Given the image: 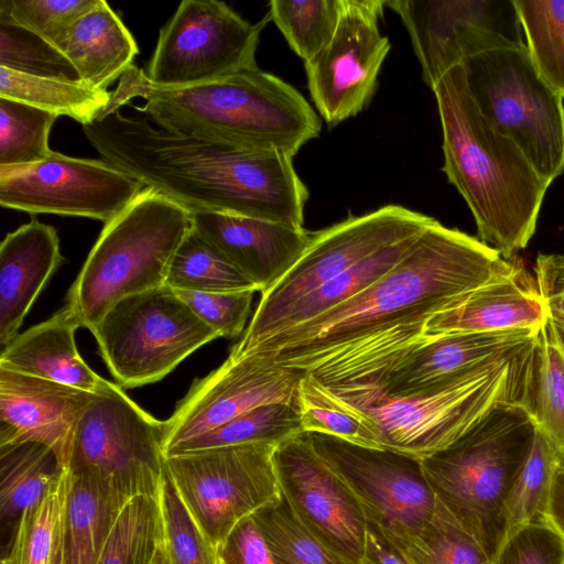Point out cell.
<instances>
[{
	"label": "cell",
	"mask_w": 564,
	"mask_h": 564,
	"mask_svg": "<svg viewBox=\"0 0 564 564\" xmlns=\"http://www.w3.org/2000/svg\"><path fill=\"white\" fill-rule=\"evenodd\" d=\"M417 236L379 250L297 300L282 315L270 337L316 318L370 286L400 260Z\"/></svg>",
	"instance_id": "83f0119b"
},
{
	"label": "cell",
	"mask_w": 564,
	"mask_h": 564,
	"mask_svg": "<svg viewBox=\"0 0 564 564\" xmlns=\"http://www.w3.org/2000/svg\"><path fill=\"white\" fill-rule=\"evenodd\" d=\"M67 470L69 484L63 514V557L65 564H97L130 499L99 476Z\"/></svg>",
	"instance_id": "cb8c5ba5"
},
{
	"label": "cell",
	"mask_w": 564,
	"mask_h": 564,
	"mask_svg": "<svg viewBox=\"0 0 564 564\" xmlns=\"http://www.w3.org/2000/svg\"><path fill=\"white\" fill-rule=\"evenodd\" d=\"M79 327L80 322L65 305L2 347L0 367L101 393L113 382L97 375L80 357L75 343Z\"/></svg>",
	"instance_id": "603a6c76"
},
{
	"label": "cell",
	"mask_w": 564,
	"mask_h": 564,
	"mask_svg": "<svg viewBox=\"0 0 564 564\" xmlns=\"http://www.w3.org/2000/svg\"><path fill=\"white\" fill-rule=\"evenodd\" d=\"M269 13L251 24L217 0H183L160 30L147 76L165 88L208 83L258 67L256 52Z\"/></svg>",
	"instance_id": "4fadbf2b"
},
{
	"label": "cell",
	"mask_w": 564,
	"mask_h": 564,
	"mask_svg": "<svg viewBox=\"0 0 564 564\" xmlns=\"http://www.w3.org/2000/svg\"><path fill=\"white\" fill-rule=\"evenodd\" d=\"M83 131L104 161L191 212L304 227L308 191L286 152L175 133L120 109Z\"/></svg>",
	"instance_id": "6da1fadb"
},
{
	"label": "cell",
	"mask_w": 564,
	"mask_h": 564,
	"mask_svg": "<svg viewBox=\"0 0 564 564\" xmlns=\"http://www.w3.org/2000/svg\"><path fill=\"white\" fill-rule=\"evenodd\" d=\"M555 327L564 339V315L551 316Z\"/></svg>",
	"instance_id": "816d5d0a"
},
{
	"label": "cell",
	"mask_w": 564,
	"mask_h": 564,
	"mask_svg": "<svg viewBox=\"0 0 564 564\" xmlns=\"http://www.w3.org/2000/svg\"><path fill=\"white\" fill-rule=\"evenodd\" d=\"M164 421H159L113 383L82 415L66 469L91 473L127 498H158L165 469Z\"/></svg>",
	"instance_id": "8fae6325"
},
{
	"label": "cell",
	"mask_w": 564,
	"mask_h": 564,
	"mask_svg": "<svg viewBox=\"0 0 564 564\" xmlns=\"http://www.w3.org/2000/svg\"><path fill=\"white\" fill-rule=\"evenodd\" d=\"M530 58L564 99V0H512Z\"/></svg>",
	"instance_id": "d6a6232c"
},
{
	"label": "cell",
	"mask_w": 564,
	"mask_h": 564,
	"mask_svg": "<svg viewBox=\"0 0 564 564\" xmlns=\"http://www.w3.org/2000/svg\"><path fill=\"white\" fill-rule=\"evenodd\" d=\"M99 0H1L0 13L57 50L69 30Z\"/></svg>",
	"instance_id": "7bdbcfd3"
},
{
	"label": "cell",
	"mask_w": 564,
	"mask_h": 564,
	"mask_svg": "<svg viewBox=\"0 0 564 564\" xmlns=\"http://www.w3.org/2000/svg\"><path fill=\"white\" fill-rule=\"evenodd\" d=\"M150 564H169V560L163 544V538L159 543Z\"/></svg>",
	"instance_id": "f907efd6"
},
{
	"label": "cell",
	"mask_w": 564,
	"mask_h": 564,
	"mask_svg": "<svg viewBox=\"0 0 564 564\" xmlns=\"http://www.w3.org/2000/svg\"><path fill=\"white\" fill-rule=\"evenodd\" d=\"M492 564H564V540L544 521L522 524L508 533Z\"/></svg>",
	"instance_id": "f6af8a7d"
},
{
	"label": "cell",
	"mask_w": 564,
	"mask_h": 564,
	"mask_svg": "<svg viewBox=\"0 0 564 564\" xmlns=\"http://www.w3.org/2000/svg\"><path fill=\"white\" fill-rule=\"evenodd\" d=\"M144 188L107 161L55 151L29 166L0 169V205L33 215L77 216L107 224Z\"/></svg>",
	"instance_id": "5bb4252c"
},
{
	"label": "cell",
	"mask_w": 564,
	"mask_h": 564,
	"mask_svg": "<svg viewBox=\"0 0 564 564\" xmlns=\"http://www.w3.org/2000/svg\"><path fill=\"white\" fill-rule=\"evenodd\" d=\"M97 394L0 367V448L40 443L65 469L76 426Z\"/></svg>",
	"instance_id": "d6986e66"
},
{
	"label": "cell",
	"mask_w": 564,
	"mask_h": 564,
	"mask_svg": "<svg viewBox=\"0 0 564 564\" xmlns=\"http://www.w3.org/2000/svg\"><path fill=\"white\" fill-rule=\"evenodd\" d=\"M434 220L422 213L390 204L312 232L297 262L261 294L247 329L229 355H246L271 336L282 315L297 300L379 250L417 236Z\"/></svg>",
	"instance_id": "9c48e42d"
},
{
	"label": "cell",
	"mask_w": 564,
	"mask_h": 564,
	"mask_svg": "<svg viewBox=\"0 0 564 564\" xmlns=\"http://www.w3.org/2000/svg\"><path fill=\"white\" fill-rule=\"evenodd\" d=\"M191 229L187 208L148 187L105 224L67 293L82 327L91 332L118 301L164 285Z\"/></svg>",
	"instance_id": "8992f818"
},
{
	"label": "cell",
	"mask_w": 564,
	"mask_h": 564,
	"mask_svg": "<svg viewBox=\"0 0 564 564\" xmlns=\"http://www.w3.org/2000/svg\"><path fill=\"white\" fill-rule=\"evenodd\" d=\"M162 538L158 498L133 497L123 507L97 564H150Z\"/></svg>",
	"instance_id": "f35d334b"
},
{
	"label": "cell",
	"mask_w": 564,
	"mask_h": 564,
	"mask_svg": "<svg viewBox=\"0 0 564 564\" xmlns=\"http://www.w3.org/2000/svg\"><path fill=\"white\" fill-rule=\"evenodd\" d=\"M174 292L218 337L234 338L240 335L246 326L257 291Z\"/></svg>",
	"instance_id": "ee69618b"
},
{
	"label": "cell",
	"mask_w": 564,
	"mask_h": 564,
	"mask_svg": "<svg viewBox=\"0 0 564 564\" xmlns=\"http://www.w3.org/2000/svg\"><path fill=\"white\" fill-rule=\"evenodd\" d=\"M561 465L562 456L538 430L530 456L507 499L508 533L522 524L544 521L553 478Z\"/></svg>",
	"instance_id": "8d00e7d4"
},
{
	"label": "cell",
	"mask_w": 564,
	"mask_h": 564,
	"mask_svg": "<svg viewBox=\"0 0 564 564\" xmlns=\"http://www.w3.org/2000/svg\"><path fill=\"white\" fill-rule=\"evenodd\" d=\"M142 98L152 122L169 131L248 148L295 155L318 137L321 121L293 86L258 67L208 83L180 88L159 87L131 66L119 79L102 113Z\"/></svg>",
	"instance_id": "277c9868"
},
{
	"label": "cell",
	"mask_w": 564,
	"mask_h": 564,
	"mask_svg": "<svg viewBox=\"0 0 564 564\" xmlns=\"http://www.w3.org/2000/svg\"><path fill=\"white\" fill-rule=\"evenodd\" d=\"M360 564H406L400 552L368 523L364 557Z\"/></svg>",
	"instance_id": "c3c4849f"
},
{
	"label": "cell",
	"mask_w": 564,
	"mask_h": 564,
	"mask_svg": "<svg viewBox=\"0 0 564 564\" xmlns=\"http://www.w3.org/2000/svg\"><path fill=\"white\" fill-rule=\"evenodd\" d=\"M273 464L281 492L304 529L345 564H360L368 531L365 512L307 433L280 443Z\"/></svg>",
	"instance_id": "e0dca14e"
},
{
	"label": "cell",
	"mask_w": 564,
	"mask_h": 564,
	"mask_svg": "<svg viewBox=\"0 0 564 564\" xmlns=\"http://www.w3.org/2000/svg\"><path fill=\"white\" fill-rule=\"evenodd\" d=\"M270 19L304 63L330 41L337 28L340 0H272Z\"/></svg>",
	"instance_id": "74e56055"
},
{
	"label": "cell",
	"mask_w": 564,
	"mask_h": 564,
	"mask_svg": "<svg viewBox=\"0 0 564 564\" xmlns=\"http://www.w3.org/2000/svg\"><path fill=\"white\" fill-rule=\"evenodd\" d=\"M306 370L274 362L261 352L226 361L193 382L164 421L163 454L263 404H299V388Z\"/></svg>",
	"instance_id": "ac0fdd59"
},
{
	"label": "cell",
	"mask_w": 564,
	"mask_h": 564,
	"mask_svg": "<svg viewBox=\"0 0 564 564\" xmlns=\"http://www.w3.org/2000/svg\"><path fill=\"white\" fill-rule=\"evenodd\" d=\"M547 316L535 279L520 261L511 273L468 292L429 318L423 335L540 328Z\"/></svg>",
	"instance_id": "44dd1931"
},
{
	"label": "cell",
	"mask_w": 564,
	"mask_h": 564,
	"mask_svg": "<svg viewBox=\"0 0 564 564\" xmlns=\"http://www.w3.org/2000/svg\"><path fill=\"white\" fill-rule=\"evenodd\" d=\"M0 513L2 521L20 518L37 503L64 468L46 445L28 442L0 448Z\"/></svg>",
	"instance_id": "f1b7e54d"
},
{
	"label": "cell",
	"mask_w": 564,
	"mask_h": 564,
	"mask_svg": "<svg viewBox=\"0 0 564 564\" xmlns=\"http://www.w3.org/2000/svg\"><path fill=\"white\" fill-rule=\"evenodd\" d=\"M54 564H65L64 557H63V549L59 550Z\"/></svg>",
	"instance_id": "f5cc1de1"
},
{
	"label": "cell",
	"mask_w": 564,
	"mask_h": 564,
	"mask_svg": "<svg viewBox=\"0 0 564 564\" xmlns=\"http://www.w3.org/2000/svg\"><path fill=\"white\" fill-rule=\"evenodd\" d=\"M525 409L564 462V339L550 315L536 334Z\"/></svg>",
	"instance_id": "484cf974"
},
{
	"label": "cell",
	"mask_w": 564,
	"mask_h": 564,
	"mask_svg": "<svg viewBox=\"0 0 564 564\" xmlns=\"http://www.w3.org/2000/svg\"><path fill=\"white\" fill-rule=\"evenodd\" d=\"M158 501L169 564H218L216 547L195 523L166 468L161 479Z\"/></svg>",
	"instance_id": "b9f144b4"
},
{
	"label": "cell",
	"mask_w": 564,
	"mask_h": 564,
	"mask_svg": "<svg viewBox=\"0 0 564 564\" xmlns=\"http://www.w3.org/2000/svg\"><path fill=\"white\" fill-rule=\"evenodd\" d=\"M395 549L406 564H492L476 538L438 500L422 531Z\"/></svg>",
	"instance_id": "836d02e7"
},
{
	"label": "cell",
	"mask_w": 564,
	"mask_h": 564,
	"mask_svg": "<svg viewBox=\"0 0 564 564\" xmlns=\"http://www.w3.org/2000/svg\"><path fill=\"white\" fill-rule=\"evenodd\" d=\"M306 433L316 453L354 492L368 523L390 544L399 547L422 531L437 502L422 458Z\"/></svg>",
	"instance_id": "7c38bea8"
},
{
	"label": "cell",
	"mask_w": 564,
	"mask_h": 564,
	"mask_svg": "<svg viewBox=\"0 0 564 564\" xmlns=\"http://www.w3.org/2000/svg\"><path fill=\"white\" fill-rule=\"evenodd\" d=\"M218 564H275L252 514L240 520L216 546Z\"/></svg>",
	"instance_id": "bcb514c9"
},
{
	"label": "cell",
	"mask_w": 564,
	"mask_h": 564,
	"mask_svg": "<svg viewBox=\"0 0 564 564\" xmlns=\"http://www.w3.org/2000/svg\"><path fill=\"white\" fill-rule=\"evenodd\" d=\"M57 116L0 97V169L29 166L47 159L48 135Z\"/></svg>",
	"instance_id": "e575fe53"
},
{
	"label": "cell",
	"mask_w": 564,
	"mask_h": 564,
	"mask_svg": "<svg viewBox=\"0 0 564 564\" xmlns=\"http://www.w3.org/2000/svg\"><path fill=\"white\" fill-rule=\"evenodd\" d=\"M58 50L80 80L99 89L120 79L139 53L132 34L104 0L76 21Z\"/></svg>",
	"instance_id": "d4e9b609"
},
{
	"label": "cell",
	"mask_w": 564,
	"mask_h": 564,
	"mask_svg": "<svg viewBox=\"0 0 564 564\" xmlns=\"http://www.w3.org/2000/svg\"><path fill=\"white\" fill-rule=\"evenodd\" d=\"M164 285L195 292H235L256 286L192 226L175 251Z\"/></svg>",
	"instance_id": "1f68e13d"
},
{
	"label": "cell",
	"mask_w": 564,
	"mask_h": 564,
	"mask_svg": "<svg viewBox=\"0 0 564 564\" xmlns=\"http://www.w3.org/2000/svg\"><path fill=\"white\" fill-rule=\"evenodd\" d=\"M252 516L275 564H345L304 529L282 492Z\"/></svg>",
	"instance_id": "ab89813d"
},
{
	"label": "cell",
	"mask_w": 564,
	"mask_h": 564,
	"mask_svg": "<svg viewBox=\"0 0 564 564\" xmlns=\"http://www.w3.org/2000/svg\"><path fill=\"white\" fill-rule=\"evenodd\" d=\"M68 484L69 474L65 468L45 496L22 512L1 564H54L62 549Z\"/></svg>",
	"instance_id": "f546056e"
},
{
	"label": "cell",
	"mask_w": 564,
	"mask_h": 564,
	"mask_svg": "<svg viewBox=\"0 0 564 564\" xmlns=\"http://www.w3.org/2000/svg\"><path fill=\"white\" fill-rule=\"evenodd\" d=\"M534 279L549 315H564V254H539Z\"/></svg>",
	"instance_id": "7dc6e473"
},
{
	"label": "cell",
	"mask_w": 564,
	"mask_h": 564,
	"mask_svg": "<svg viewBox=\"0 0 564 564\" xmlns=\"http://www.w3.org/2000/svg\"><path fill=\"white\" fill-rule=\"evenodd\" d=\"M303 432H316L369 447L381 448L371 422L358 410L338 400L305 372L299 388Z\"/></svg>",
	"instance_id": "d590c367"
},
{
	"label": "cell",
	"mask_w": 564,
	"mask_h": 564,
	"mask_svg": "<svg viewBox=\"0 0 564 564\" xmlns=\"http://www.w3.org/2000/svg\"><path fill=\"white\" fill-rule=\"evenodd\" d=\"M56 229L32 218L0 245V344L19 333L26 314L63 264Z\"/></svg>",
	"instance_id": "7402d4cb"
},
{
	"label": "cell",
	"mask_w": 564,
	"mask_h": 564,
	"mask_svg": "<svg viewBox=\"0 0 564 564\" xmlns=\"http://www.w3.org/2000/svg\"><path fill=\"white\" fill-rule=\"evenodd\" d=\"M384 1L340 0L333 37L304 63L311 98L329 127L357 116L376 91L391 47L379 30Z\"/></svg>",
	"instance_id": "2e32d148"
},
{
	"label": "cell",
	"mask_w": 564,
	"mask_h": 564,
	"mask_svg": "<svg viewBox=\"0 0 564 564\" xmlns=\"http://www.w3.org/2000/svg\"><path fill=\"white\" fill-rule=\"evenodd\" d=\"M536 431L522 404L500 402L453 443L422 458L437 500L476 538L491 562L508 534L507 499Z\"/></svg>",
	"instance_id": "5b68a950"
},
{
	"label": "cell",
	"mask_w": 564,
	"mask_h": 564,
	"mask_svg": "<svg viewBox=\"0 0 564 564\" xmlns=\"http://www.w3.org/2000/svg\"><path fill=\"white\" fill-rule=\"evenodd\" d=\"M443 134V172L468 205L479 240L511 259L535 232L550 186L521 148L479 110L463 64L432 88Z\"/></svg>",
	"instance_id": "3957f363"
},
{
	"label": "cell",
	"mask_w": 564,
	"mask_h": 564,
	"mask_svg": "<svg viewBox=\"0 0 564 564\" xmlns=\"http://www.w3.org/2000/svg\"><path fill=\"white\" fill-rule=\"evenodd\" d=\"M0 97L18 100L87 126L108 107L111 93L82 80H63L0 67Z\"/></svg>",
	"instance_id": "4316f807"
},
{
	"label": "cell",
	"mask_w": 564,
	"mask_h": 564,
	"mask_svg": "<svg viewBox=\"0 0 564 564\" xmlns=\"http://www.w3.org/2000/svg\"><path fill=\"white\" fill-rule=\"evenodd\" d=\"M301 432L299 404L273 402L254 408L213 431L180 444L167 456L232 445H279Z\"/></svg>",
	"instance_id": "4dcf8cb0"
},
{
	"label": "cell",
	"mask_w": 564,
	"mask_h": 564,
	"mask_svg": "<svg viewBox=\"0 0 564 564\" xmlns=\"http://www.w3.org/2000/svg\"><path fill=\"white\" fill-rule=\"evenodd\" d=\"M276 446L232 445L165 457L182 501L215 547L240 520L280 499Z\"/></svg>",
	"instance_id": "30bf717a"
},
{
	"label": "cell",
	"mask_w": 564,
	"mask_h": 564,
	"mask_svg": "<svg viewBox=\"0 0 564 564\" xmlns=\"http://www.w3.org/2000/svg\"><path fill=\"white\" fill-rule=\"evenodd\" d=\"M384 4L405 26L431 89L465 59L524 42L512 0H386Z\"/></svg>",
	"instance_id": "9a60e30c"
},
{
	"label": "cell",
	"mask_w": 564,
	"mask_h": 564,
	"mask_svg": "<svg viewBox=\"0 0 564 564\" xmlns=\"http://www.w3.org/2000/svg\"><path fill=\"white\" fill-rule=\"evenodd\" d=\"M513 259L435 219L370 286L247 354L261 352L276 364L307 371L354 343L400 326L425 324L468 292L511 273L520 262Z\"/></svg>",
	"instance_id": "7a4b0ae2"
},
{
	"label": "cell",
	"mask_w": 564,
	"mask_h": 564,
	"mask_svg": "<svg viewBox=\"0 0 564 564\" xmlns=\"http://www.w3.org/2000/svg\"><path fill=\"white\" fill-rule=\"evenodd\" d=\"M463 66L482 115L552 183L564 172L563 98L539 75L525 42L482 52Z\"/></svg>",
	"instance_id": "52a82bcc"
},
{
	"label": "cell",
	"mask_w": 564,
	"mask_h": 564,
	"mask_svg": "<svg viewBox=\"0 0 564 564\" xmlns=\"http://www.w3.org/2000/svg\"><path fill=\"white\" fill-rule=\"evenodd\" d=\"M90 333L122 389L160 381L218 338L166 285L118 301Z\"/></svg>",
	"instance_id": "ba28073f"
},
{
	"label": "cell",
	"mask_w": 564,
	"mask_h": 564,
	"mask_svg": "<svg viewBox=\"0 0 564 564\" xmlns=\"http://www.w3.org/2000/svg\"><path fill=\"white\" fill-rule=\"evenodd\" d=\"M0 67L39 77L80 80L59 50L1 13Z\"/></svg>",
	"instance_id": "60d3db41"
},
{
	"label": "cell",
	"mask_w": 564,
	"mask_h": 564,
	"mask_svg": "<svg viewBox=\"0 0 564 564\" xmlns=\"http://www.w3.org/2000/svg\"><path fill=\"white\" fill-rule=\"evenodd\" d=\"M191 217L193 228L261 294L291 270L312 238L304 227L248 216L192 210Z\"/></svg>",
	"instance_id": "ffe728a7"
},
{
	"label": "cell",
	"mask_w": 564,
	"mask_h": 564,
	"mask_svg": "<svg viewBox=\"0 0 564 564\" xmlns=\"http://www.w3.org/2000/svg\"><path fill=\"white\" fill-rule=\"evenodd\" d=\"M544 521L564 540V465L554 475Z\"/></svg>",
	"instance_id": "681fc988"
}]
</instances>
